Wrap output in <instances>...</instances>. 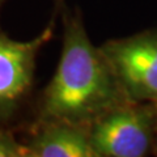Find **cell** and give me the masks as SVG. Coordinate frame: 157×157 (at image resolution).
<instances>
[{
	"mask_svg": "<svg viewBox=\"0 0 157 157\" xmlns=\"http://www.w3.org/2000/svg\"><path fill=\"white\" fill-rule=\"evenodd\" d=\"M128 101L100 46L90 42L80 14H63L60 59L37 104L36 121L89 126L107 110Z\"/></svg>",
	"mask_w": 157,
	"mask_h": 157,
	"instance_id": "1",
	"label": "cell"
},
{
	"mask_svg": "<svg viewBox=\"0 0 157 157\" xmlns=\"http://www.w3.org/2000/svg\"><path fill=\"white\" fill-rule=\"evenodd\" d=\"M157 104L126 101L88 126L96 157H144L153 148Z\"/></svg>",
	"mask_w": 157,
	"mask_h": 157,
	"instance_id": "2",
	"label": "cell"
},
{
	"mask_svg": "<svg viewBox=\"0 0 157 157\" xmlns=\"http://www.w3.org/2000/svg\"><path fill=\"white\" fill-rule=\"evenodd\" d=\"M128 101L157 104V29L100 46Z\"/></svg>",
	"mask_w": 157,
	"mask_h": 157,
	"instance_id": "3",
	"label": "cell"
},
{
	"mask_svg": "<svg viewBox=\"0 0 157 157\" xmlns=\"http://www.w3.org/2000/svg\"><path fill=\"white\" fill-rule=\"evenodd\" d=\"M51 21L30 41H16L0 30V127H7L33 88L37 56L54 36Z\"/></svg>",
	"mask_w": 157,
	"mask_h": 157,
	"instance_id": "4",
	"label": "cell"
},
{
	"mask_svg": "<svg viewBox=\"0 0 157 157\" xmlns=\"http://www.w3.org/2000/svg\"><path fill=\"white\" fill-rule=\"evenodd\" d=\"M21 143L24 157H96L88 126L66 121H36Z\"/></svg>",
	"mask_w": 157,
	"mask_h": 157,
	"instance_id": "5",
	"label": "cell"
},
{
	"mask_svg": "<svg viewBox=\"0 0 157 157\" xmlns=\"http://www.w3.org/2000/svg\"><path fill=\"white\" fill-rule=\"evenodd\" d=\"M0 157H24L22 143L7 127H0Z\"/></svg>",
	"mask_w": 157,
	"mask_h": 157,
	"instance_id": "6",
	"label": "cell"
},
{
	"mask_svg": "<svg viewBox=\"0 0 157 157\" xmlns=\"http://www.w3.org/2000/svg\"><path fill=\"white\" fill-rule=\"evenodd\" d=\"M152 153L157 156V109H156V119H155V134H153V148Z\"/></svg>",
	"mask_w": 157,
	"mask_h": 157,
	"instance_id": "7",
	"label": "cell"
},
{
	"mask_svg": "<svg viewBox=\"0 0 157 157\" xmlns=\"http://www.w3.org/2000/svg\"><path fill=\"white\" fill-rule=\"evenodd\" d=\"M6 2V0H0V8H2V6H3V3Z\"/></svg>",
	"mask_w": 157,
	"mask_h": 157,
	"instance_id": "8",
	"label": "cell"
}]
</instances>
